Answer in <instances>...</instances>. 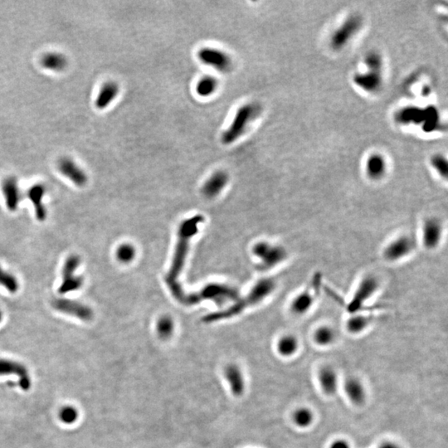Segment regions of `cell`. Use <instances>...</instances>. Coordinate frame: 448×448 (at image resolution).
Returning a JSON list of instances; mask_svg holds the SVG:
<instances>
[{
  "instance_id": "6da1fadb",
  "label": "cell",
  "mask_w": 448,
  "mask_h": 448,
  "mask_svg": "<svg viewBox=\"0 0 448 448\" xmlns=\"http://www.w3.org/2000/svg\"><path fill=\"white\" fill-rule=\"evenodd\" d=\"M203 221L204 218L202 216L196 215L184 221L181 223L178 233V243L171 267L168 271V275L166 276V283L169 290H171L172 294L178 301L184 304H188L189 295L184 292V290L182 289L178 279L184 268V262L189 251L190 240L197 233L199 224L202 223Z\"/></svg>"
},
{
  "instance_id": "7a4b0ae2",
  "label": "cell",
  "mask_w": 448,
  "mask_h": 448,
  "mask_svg": "<svg viewBox=\"0 0 448 448\" xmlns=\"http://www.w3.org/2000/svg\"><path fill=\"white\" fill-rule=\"evenodd\" d=\"M276 288V283L272 278H263L254 285L251 291L246 297L238 301L235 305L231 306L230 308L225 311L209 314L204 318V322L206 323L218 322L221 320L231 318L233 316H238L242 311L248 306H253L260 303L264 299L269 296Z\"/></svg>"
},
{
  "instance_id": "3957f363",
  "label": "cell",
  "mask_w": 448,
  "mask_h": 448,
  "mask_svg": "<svg viewBox=\"0 0 448 448\" xmlns=\"http://www.w3.org/2000/svg\"><path fill=\"white\" fill-rule=\"evenodd\" d=\"M261 112V108L256 103L245 104L241 106L230 125L222 135V142L224 145H231L244 135L250 123L256 119Z\"/></svg>"
},
{
  "instance_id": "277c9868",
  "label": "cell",
  "mask_w": 448,
  "mask_h": 448,
  "mask_svg": "<svg viewBox=\"0 0 448 448\" xmlns=\"http://www.w3.org/2000/svg\"><path fill=\"white\" fill-rule=\"evenodd\" d=\"M379 288L378 278L373 275H367L363 277L358 284L355 292L353 293L350 301L347 304V311L349 313H359L365 306L366 302L369 301Z\"/></svg>"
},
{
  "instance_id": "5b68a950",
  "label": "cell",
  "mask_w": 448,
  "mask_h": 448,
  "mask_svg": "<svg viewBox=\"0 0 448 448\" xmlns=\"http://www.w3.org/2000/svg\"><path fill=\"white\" fill-rule=\"evenodd\" d=\"M253 253L261 259L260 269L268 270L277 267L287 257V251L283 246L261 242L253 247Z\"/></svg>"
},
{
  "instance_id": "8992f818",
  "label": "cell",
  "mask_w": 448,
  "mask_h": 448,
  "mask_svg": "<svg viewBox=\"0 0 448 448\" xmlns=\"http://www.w3.org/2000/svg\"><path fill=\"white\" fill-rule=\"evenodd\" d=\"M416 248L413 237L402 234L389 242L383 250V257L389 262H397L408 257Z\"/></svg>"
},
{
  "instance_id": "52a82bcc",
  "label": "cell",
  "mask_w": 448,
  "mask_h": 448,
  "mask_svg": "<svg viewBox=\"0 0 448 448\" xmlns=\"http://www.w3.org/2000/svg\"><path fill=\"white\" fill-rule=\"evenodd\" d=\"M80 264L81 258L78 255H72L66 260L62 268V282L58 289L60 294L73 292L82 286L84 278L75 275Z\"/></svg>"
},
{
  "instance_id": "ba28073f",
  "label": "cell",
  "mask_w": 448,
  "mask_h": 448,
  "mask_svg": "<svg viewBox=\"0 0 448 448\" xmlns=\"http://www.w3.org/2000/svg\"><path fill=\"white\" fill-rule=\"evenodd\" d=\"M238 296L239 293L234 288L226 285H210L199 293L189 295V305L198 303L205 299L223 302L229 299L237 300Z\"/></svg>"
},
{
  "instance_id": "9c48e42d",
  "label": "cell",
  "mask_w": 448,
  "mask_h": 448,
  "mask_svg": "<svg viewBox=\"0 0 448 448\" xmlns=\"http://www.w3.org/2000/svg\"><path fill=\"white\" fill-rule=\"evenodd\" d=\"M443 235V222L436 217L425 219L422 226V243L425 248L434 250L440 245Z\"/></svg>"
},
{
  "instance_id": "30bf717a",
  "label": "cell",
  "mask_w": 448,
  "mask_h": 448,
  "mask_svg": "<svg viewBox=\"0 0 448 448\" xmlns=\"http://www.w3.org/2000/svg\"><path fill=\"white\" fill-rule=\"evenodd\" d=\"M198 57L205 65L215 68L222 73H228L233 64L231 57L225 52L212 47L200 49L198 52Z\"/></svg>"
},
{
  "instance_id": "8fae6325",
  "label": "cell",
  "mask_w": 448,
  "mask_h": 448,
  "mask_svg": "<svg viewBox=\"0 0 448 448\" xmlns=\"http://www.w3.org/2000/svg\"><path fill=\"white\" fill-rule=\"evenodd\" d=\"M52 307L62 313L74 316L83 322H90L93 318V311L89 306L78 301L58 298L52 301Z\"/></svg>"
},
{
  "instance_id": "7c38bea8",
  "label": "cell",
  "mask_w": 448,
  "mask_h": 448,
  "mask_svg": "<svg viewBox=\"0 0 448 448\" xmlns=\"http://www.w3.org/2000/svg\"><path fill=\"white\" fill-rule=\"evenodd\" d=\"M315 285L316 286L314 290H312L311 287H308L295 295L292 301L290 302V310L291 313L295 316H301L311 311L316 303L318 294L317 290L318 285L316 284Z\"/></svg>"
},
{
  "instance_id": "4fadbf2b",
  "label": "cell",
  "mask_w": 448,
  "mask_h": 448,
  "mask_svg": "<svg viewBox=\"0 0 448 448\" xmlns=\"http://www.w3.org/2000/svg\"><path fill=\"white\" fill-rule=\"evenodd\" d=\"M15 374L19 378L21 389L28 391L31 388V378L25 366L13 360L0 359V375Z\"/></svg>"
},
{
  "instance_id": "5bb4252c",
  "label": "cell",
  "mask_w": 448,
  "mask_h": 448,
  "mask_svg": "<svg viewBox=\"0 0 448 448\" xmlns=\"http://www.w3.org/2000/svg\"><path fill=\"white\" fill-rule=\"evenodd\" d=\"M57 167L59 171L77 186L83 187L87 183L88 178L86 173L72 159L68 157L60 159Z\"/></svg>"
},
{
  "instance_id": "9a60e30c",
  "label": "cell",
  "mask_w": 448,
  "mask_h": 448,
  "mask_svg": "<svg viewBox=\"0 0 448 448\" xmlns=\"http://www.w3.org/2000/svg\"><path fill=\"white\" fill-rule=\"evenodd\" d=\"M318 381L322 391L328 396H333L339 389V375L332 366H326L320 368Z\"/></svg>"
},
{
  "instance_id": "2e32d148",
  "label": "cell",
  "mask_w": 448,
  "mask_h": 448,
  "mask_svg": "<svg viewBox=\"0 0 448 448\" xmlns=\"http://www.w3.org/2000/svg\"><path fill=\"white\" fill-rule=\"evenodd\" d=\"M360 19L356 17L349 18L332 36L331 44L334 48H340L347 43L360 27Z\"/></svg>"
},
{
  "instance_id": "e0dca14e",
  "label": "cell",
  "mask_w": 448,
  "mask_h": 448,
  "mask_svg": "<svg viewBox=\"0 0 448 448\" xmlns=\"http://www.w3.org/2000/svg\"><path fill=\"white\" fill-rule=\"evenodd\" d=\"M1 188L8 209L14 212L18 209L21 198L18 180L14 177H8L3 180Z\"/></svg>"
},
{
  "instance_id": "ac0fdd59",
  "label": "cell",
  "mask_w": 448,
  "mask_h": 448,
  "mask_svg": "<svg viewBox=\"0 0 448 448\" xmlns=\"http://www.w3.org/2000/svg\"><path fill=\"white\" fill-rule=\"evenodd\" d=\"M344 390L348 399L355 405H362L366 400V390L362 382L355 377L348 378L344 383Z\"/></svg>"
},
{
  "instance_id": "d6986e66",
  "label": "cell",
  "mask_w": 448,
  "mask_h": 448,
  "mask_svg": "<svg viewBox=\"0 0 448 448\" xmlns=\"http://www.w3.org/2000/svg\"><path fill=\"white\" fill-rule=\"evenodd\" d=\"M46 189L45 187L41 184H35L32 186L28 191V198L34 205L35 215L38 220L40 222L43 221L47 218V209L43 204V197H44Z\"/></svg>"
},
{
  "instance_id": "ffe728a7",
  "label": "cell",
  "mask_w": 448,
  "mask_h": 448,
  "mask_svg": "<svg viewBox=\"0 0 448 448\" xmlns=\"http://www.w3.org/2000/svg\"><path fill=\"white\" fill-rule=\"evenodd\" d=\"M228 181L225 172L217 171L205 182L203 186V194L207 198H213L220 194Z\"/></svg>"
},
{
  "instance_id": "44dd1931",
  "label": "cell",
  "mask_w": 448,
  "mask_h": 448,
  "mask_svg": "<svg viewBox=\"0 0 448 448\" xmlns=\"http://www.w3.org/2000/svg\"><path fill=\"white\" fill-rule=\"evenodd\" d=\"M119 85L115 81H107L101 86L96 97L95 105L99 110L106 109L114 101L119 94Z\"/></svg>"
},
{
  "instance_id": "7402d4cb",
  "label": "cell",
  "mask_w": 448,
  "mask_h": 448,
  "mask_svg": "<svg viewBox=\"0 0 448 448\" xmlns=\"http://www.w3.org/2000/svg\"><path fill=\"white\" fill-rule=\"evenodd\" d=\"M373 321V317L368 315L351 314L345 322V328L350 334H359L368 329Z\"/></svg>"
},
{
  "instance_id": "603a6c76",
  "label": "cell",
  "mask_w": 448,
  "mask_h": 448,
  "mask_svg": "<svg viewBox=\"0 0 448 448\" xmlns=\"http://www.w3.org/2000/svg\"><path fill=\"white\" fill-rule=\"evenodd\" d=\"M225 376L233 394L237 397L243 395L245 389V383L240 368L235 365H230L225 368Z\"/></svg>"
},
{
  "instance_id": "cb8c5ba5",
  "label": "cell",
  "mask_w": 448,
  "mask_h": 448,
  "mask_svg": "<svg viewBox=\"0 0 448 448\" xmlns=\"http://www.w3.org/2000/svg\"><path fill=\"white\" fill-rule=\"evenodd\" d=\"M41 65L47 70L58 73L68 68V60L65 55L60 52H47L41 57Z\"/></svg>"
},
{
  "instance_id": "d4e9b609",
  "label": "cell",
  "mask_w": 448,
  "mask_h": 448,
  "mask_svg": "<svg viewBox=\"0 0 448 448\" xmlns=\"http://www.w3.org/2000/svg\"><path fill=\"white\" fill-rule=\"evenodd\" d=\"M313 339L316 345L326 347L334 344L336 339V332L329 326H322L314 332Z\"/></svg>"
},
{
  "instance_id": "484cf974",
  "label": "cell",
  "mask_w": 448,
  "mask_h": 448,
  "mask_svg": "<svg viewBox=\"0 0 448 448\" xmlns=\"http://www.w3.org/2000/svg\"><path fill=\"white\" fill-rule=\"evenodd\" d=\"M299 341L292 334H285L281 337L277 342V351L283 357H290L297 352Z\"/></svg>"
},
{
  "instance_id": "4316f807",
  "label": "cell",
  "mask_w": 448,
  "mask_h": 448,
  "mask_svg": "<svg viewBox=\"0 0 448 448\" xmlns=\"http://www.w3.org/2000/svg\"><path fill=\"white\" fill-rule=\"evenodd\" d=\"M355 82L367 91H374L380 86L381 76L379 71L371 70L363 75L356 76Z\"/></svg>"
},
{
  "instance_id": "83f0119b",
  "label": "cell",
  "mask_w": 448,
  "mask_h": 448,
  "mask_svg": "<svg viewBox=\"0 0 448 448\" xmlns=\"http://www.w3.org/2000/svg\"><path fill=\"white\" fill-rule=\"evenodd\" d=\"M386 164L379 156H371L366 163V173L370 179H379L385 174Z\"/></svg>"
},
{
  "instance_id": "f1b7e54d",
  "label": "cell",
  "mask_w": 448,
  "mask_h": 448,
  "mask_svg": "<svg viewBox=\"0 0 448 448\" xmlns=\"http://www.w3.org/2000/svg\"><path fill=\"white\" fill-rule=\"evenodd\" d=\"M292 421L297 428H308L313 424L315 421V414L313 411L309 407H298L294 411L292 414Z\"/></svg>"
},
{
  "instance_id": "f546056e",
  "label": "cell",
  "mask_w": 448,
  "mask_h": 448,
  "mask_svg": "<svg viewBox=\"0 0 448 448\" xmlns=\"http://www.w3.org/2000/svg\"><path fill=\"white\" fill-rule=\"evenodd\" d=\"M218 80L213 77L207 76L200 79L196 86V91L199 96L207 97L215 92L218 88Z\"/></svg>"
},
{
  "instance_id": "4dcf8cb0",
  "label": "cell",
  "mask_w": 448,
  "mask_h": 448,
  "mask_svg": "<svg viewBox=\"0 0 448 448\" xmlns=\"http://www.w3.org/2000/svg\"><path fill=\"white\" fill-rule=\"evenodd\" d=\"M0 285H2L10 293H16L19 288V283L13 274L6 272L0 267Z\"/></svg>"
},
{
  "instance_id": "1f68e13d",
  "label": "cell",
  "mask_w": 448,
  "mask_h": 448,
  "mask_svg": "<svg viewBox=\"0 0 448 448\" xmlns=\"http://www.w3.org/2000/svg\"><path fill=\"white\" fill-rule=\"evenodd\" d=\"M174 331V322L170 317L163 316L157 324V332L162 339H168Z\"/></svg>"
},
{
  "instance_id": "d6a6232c",
  "label": "cell",
  "mask_w": 448,
  "mask_h": 448,
  "mask_svg": "<svg viewBox=\"0 0 448 448\" xmlns=\"http://www.w3.org/2000/svg\"><path fill=\"white\" fill-rule=\"evenodd\" d=\"M135 257V250L130 244H122L118 247L117 251V259L123 263H129Z\"/></svg>"
},
{
  "instance_id": "836d02e7",
  "label": "cell",
  "mask_w": 448,
  "mask_h": 448,
  "mask_svg": "<svg viewBox=\"0 0 448 448\" xmlns=\"http://www.w3.org/2000/svg\"><path fill=\"white\" fill-rule=\"evenodd\" d=\"M60 419L67 424H71L78 420V412L75 407L67 406L62 407L59 413Z\"/></svg>"
},
{
  "instance_id": "e575fe53",
  "label": "cell",
  "mask_w": 448,
  "mask_h": 448,
  "mask_svg": "<svg viewBox=\"0 0 448 448\" xmlns=\"http://www.w3.org/2000/svg\"><path fill=\"white\" fill-rule=\"evenodd\" d=\"M432 163L441 176L445 179L448 177V163L445 159L442 156H436L433 159Z\"/></svg>"
},
{
  "instance_id": "d590c367",
  "label": "cell",
  "mask_w": 448,
  "mask_h": 448,
  "mask_svg": "<svg viewBox=\"0 0 448 448\" xmlns=\"http://www.w3.org/2000/svg\"><path fill=\"white\" fill-rule=\"evenodd\" d=\"M329 448H351V446L347 440L339 438V439L333 441L330 443Z\"/></svg>"
},
{
  "instance_id": "8d00e7d4",
  "label": "cell",
  "mask_w": 448,
  "mask_h": 448,
  "mask_svg": "<svg viewBox=\"0 0 448 448\" xmlns=\"http://www.w3.org/2000/svg\"><path fill=\"white\" fill-rule=\"evenodd\" d=\"M377 448H402V447L393 441H385L380 443Z\"/></svg>"
},
{
  "instance_id": "74e56055",
  "label": "cell",
  "mask_w": 448,
  "mask_h": 448,
  "mask_svg": "<svg viewBox=\"0 0 448 448\" xmlns=\"http://www.w3.org/2000/svg\"><path fill=\"white\" fill-rule=\"evenodd\" d=\"M2 318H3V314H2V312L0 311V322L2 321Z\"/></svg>"
}]
</instances>
